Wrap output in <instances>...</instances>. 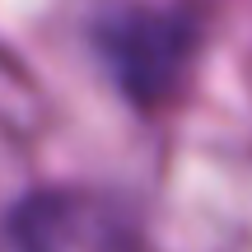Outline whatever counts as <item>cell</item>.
Wrapping results in <instances>:
<instances>
[{
    "mask_svg": "<svg viewBox=\"0 0 252 252\" xmlns=\"http://www.w3.org/2000/svg\"><path fill=\"white\" fill-rule=\"evenodd\" d=\"M89 42L108 80L126 98L154 108L182 89L191 61H196L201 28L196 14L173 5H117L94 19Z\"/></svg>",
    "mask_w": 252,
    "mask_h": 252,
    "instance_id": "cell-1",
    "label": "cell"
},
{
    "mask_svg": "<svg viewBox=\"0 0 252 252\" xmlns=\"http://www.w3.org/2000/svg\"><path fill=\"white\" fill-rule=\"evenodd\" d=\"M14 252H135L126 210L94 191H33L5 220Z\"/></svg>",
    "mask_w": 252,
    "mask_h": 252,
    "instance_id": "cell-2",
    "label": "cell"
}]
</instances>
